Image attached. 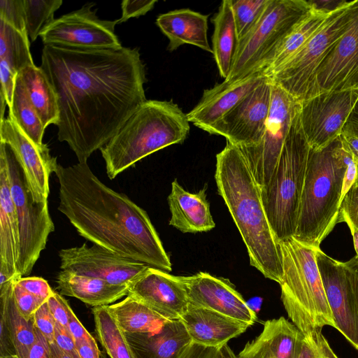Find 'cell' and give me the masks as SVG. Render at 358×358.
<instances>
[{"label":"cell","instance_id":"45","mask_svg":"<svg viewBox=\"0 0 358 358\" xmlns=\"http://www.w3.org/2000/svg\"><path fill=\"white\" fill-rule=\"evenodd\" d=\"M157 0H124L121 3L122 15L117 23H122L131 17H138L152 10Z\"/></svg>","mask_w":358,"mask_h":358},{"label":"cell","instance_id":"31","mask_svg":"<svg viewBox=\"0 0 358 358\" xmlns=\"http://www.w3.org/2000/svg\"><path fill=\"white\" fill-rule=\"evenodd\" d=\"M108 308L125 333L155 332L170 321L131 295Z\"/></svg>","mask_w":358,"mask_h":358},{"label":"cell","instance_id":"25","mask_svg":"<svg viewBox=\"0 0 358 358\" xmlns=\"http://www.w3.org/2000/svg\"><path fill=\"white\" fill-rule=\"evenodd\" d=\"M208 15L182 8L159 15L156 24L169 39L168 50L189 44L213 53L208 39Z\"/></svg>","mask_w":358,"mask_h":358},{"label":"cell","instance_id":"24","mask_svg":"<svg viewBox=\"0 0 358 358\" xmlns=\"http://www.w3.org/2000/svg\"><path fill=\"white\" fill-rule=\"evenodd\" d=\"M206 187L196 193L186 191L175 179L168 196L171 213L169 225L182 233H197L215 227L206 199Z\"/></svg>","mask_w":358,"mask_h":358},{"label":"cell","instance_id":"40","mask_svg":"<svg viewBox=\"0 0 358 358\" xmlns=\"http://www.w3.org/2000/svg\"><path fill=\"white\" fill-rule=\"evenodd\" d=\"M13 296L17 310L27 320H32L36 310L45 302L22 288L17 280L13 284Z\"/></svg>","mask_w":358,"mask_h":358},{"label":"cell","instance_id":"1","mask_svg":"<svg viewBox=\"0 0 358 358\" xmlns=\"http://www.w3.org/2000/svg\"><path fill=\"white\" fill-rule=\"evenodd\" d=\"M57 96V136L79 163L103 148L147 99L138 48L45 45L41 65Z\"/></svg>","mask_w":358,"mask_h":358},{"label":"cell","instance_id":"37","mask_svg":"<svg viewBox=\"0 0 358 358\" xmlns=\"http://www.w3.org/2000/svg\"><path fill=\"white\" fill-rule=\"evenodd\" d=\"M62 4V0H24L27 32L32 41L55 20Z\"/></svg>","mask_w":358,"mask_h":358},{"label":"cell","instance_id":"13","mask_svg":"<svg viewBox=\"0 0 358 358\" xmlns=\"http://www.w3.org/2000/svg\"><path fill=\"white\" fill-rule=\"evenodd\" d=\"M358 99V90L326 92L300 102L299 118L312 150H320L336 138Z\"/></svg>","mask_w":358,"mask_h":358},{"label":"cell","instance_id":"39","mask_svg":"<svg viewBox=\"0 0 358 358\" xmlns=\"http://www.w3.org/2000/svg\"><path fill=\"white\" fill-rule=\"evenodd\" d=\"M297 358H339L330 346L322 330L302 336L299 344Z\"/></svg>","mask_w":358,"mask_h":358},{"label":"cell","instance_id":"34","mask_svg":"<svg viewBox=\"0 0 358 358\" xmlns=\"http://www.w3.org/2000/svg\"><path fill=\"white\" fill-rule=\"evenodd\" d=\"M328 15L313 10L285 39L268 62L264 73L269 77L296 54L322 24Z\"/></svg>","mask_w":358,"mask_h":358},{"label":"cell","instance_id":"12","mask_svg":"<svg viewBox=\"0 0 358 358\" xmlns=\"http://www.w3.org/2000/svg\"><path fill=\"white\" fill-rule=\"evenodd\" d=\"M92 7V4L85 5L55 19L40 35L44 45L91 49L122 48L115 34L117 20H101Z\"/></svg>","mask_w":358,"mask_h":358},{"label":"cell","instance_id":"36","mask_svg":"<svg viewBox=\"0 0 358 358\" xmlns=\"http://www.w3.org/2000/svg\"><path fill=\"white\" fill-rule=\"evenodd\" d=\"M27 32L20 31L0 20V59L17 73L34 65L29 49Z\"/></svg>","mask_w":358,"mask_h":358},{"label":"cell","instance_id":"22","mask_svg":"<svg viewBox=\"0 0 358 358\" xmlns=\"http://www.w3.org/2000/svg\"><path fill=\"white\" fill-rule=\"evenodd\" d=\"M180 320L192 343L211 348L227 344L229 340L238 336L249 327L218 313L191 304Z\"/></svg>","mask_w":358,"mask_h":358},{"label":"cell","instance_id":"20","mask_svg":"<svg viewBox=\"0 0 358 358\" xmlns=\"http://www.w3.org/2000/svg\"><path fill=\"white\" fill-rule=\"evenodd\" d=\"M128 295L167 320H180L189 304L182 276L150 266L129 285Z\"/></svg>","mask_w":358,"mask_h":358},{"label":"cell","instance_id":"51","mask_svg":"<svg viewBox=\"0 0 358 358\" xmlns=\"http://www.w3.org/2000/svg\"><path fill=\"white\" fill-rule=\"evenodd\" d=\"M36 340L27 358H50V344L43 334L35 327Z\"/></svg>","mask_w":358,"mask_h":358},{"label":"cell","instance_id":"2","mask_svg":"<svg viewBox=\"0 0 358 358\" xmlns=\"http://www.w3.org/2000/svg\"><path fill=\"white\" fill-rule=\"evenodd\" d=\"M55 173L58 210L80 236L121 256L169 272L172 264L148 213L127 196L103 183L87 163Z\"/></svg>","mask_w":358,"mask_h":358},{"label":"cell","instance_id":"53","mask_svg":"<svg viewBox=\"0 0 358 358\" xmlns=\"http://www.w3.org/2000/svg\"><path fill=\"white\" fill-rule=\"evenodd\" d=\"M67 327L72 334L76 343L83 340H87L93 338L92 334L87 331L80 322L72 309L69 311V318Z\"/></svg>","mask_w":358,"mask_h":358},{"label":"cell","instance_id":"47","mask_svg":"<svg viewBox=\"0 0 358 358\" xmlns=\"http://www.w3.org/2000/svg\"><path fill=\"white\" fill-rule=\"evenodd\" d=\"M17 73L10 67L4 60L0 59L1 92L6 101L7 106L11 104Z\"/></svg>","mask_w":358,"mask_h":358},{"label":"cell","instance_id":"55","mask_svg":"<svg viewBox=\"0 0 358 358\" xmlns=\"http://www.w3.org/2000/svg\"><path fill=\"white\" fill-rule=\"evenodd\" d=\"M76 344L80 358H100V352L94 337Z\"/></svg>","mask_w":358,"mask_h":358},{"label":"cell","instance_id":"38","mask_svg":"<svg viewBox=\"0 0 358 358\" xmlns=\"http://www.w3.org/2000/svg\"><path fill=\"white\" fill-rule=\"evenodd\" d=\"M270 0H231L239 41L257 24Z\"/></svg>","mask_w":358,"mask_h":358},{"label":"cell","instance_id":"60","mask_svg":"<svg viewBox=\"0 0 358 358\" xmlns=\"http://www.w3.org/2000/svg\"><path fill=\"white\" fill-rule=\"evenodd\" d=\"M345 223L348 224L352 236L355 250L357 253V256H358V229H357L354 225H352L351 223L348 222Z\"/></svg>","mask_w":358,"mask_h":358},{"label":"cell","instance_id":"26","mask_svg":"<svg viewBox=\"0 0 358 358\" xmlns=\"http://www.w3.org/2000/svg\"><path fill=\"white\" fill-rule=\"evenodd\" d=\"M136 358H176L192 341L180 320L150 333H125Z\"/></svg>","mask_w":358,"mask_h":358},{"label":"cell","instance_id":"3","mask_svg":"<svg viewBox=\"0 0 358 358\" xmlns=\"http://www.w3.org/2000/svg\"><path fill=\"white\" fill-rule=\"evenodd\" d=\"M215 179L246 246L250 265L280 284L282 266L278 243L267 220L259 187L238 147L227 142L217 154Z\"/></svg>","mask_w":358,"mask_h":358},{"label":"cell","instance_id":"19","mask_svg":"<svg viewBox=\"0 0 358 358\" xmlns=\"http://www.w3.org/2000/svg\"><path fill=\"white\" fill-rule=\"evenodd\" d=\"M189 303L218 313L248 327L257 320V315L242 295L226 279L199 272L182 276Z\"/></svg>","mask_w":358,"mask_h":358},{"label":"cell","instance_id":"6","mask_svg":"<svg viewBox=\"0 0 358 358\" xmlns=\"http://www.w3.org/2000/svg\"><path fill=\"white\" fill-rule=\"evenodd\" d=\"M282 266L279 284L288 317L303 334L325 326L338 330L317 262V250L293 237L278 243Z\"/></svg>","mask_w":358,"mask_h":358},{"label":"cell","instance_id":"57","mask_svg":"<svg viewBox=\"0 0 358 358\" xmlns=\"http://www.w3.org/2000/svg\"><path fill=\"white\" fill-rule=\"evenodd\" d=\"M342 132L350 133L358 137V99L348 115Z\"/></svg>","mask_w":358,"mask_h":358},{"label":"cell","instance_id":"29","mask_svg":"<svg viewBox=\"0 0 358 358\" xmlns=\"http://www.w3.org/2000/svg\"><path fill=\"white\" fill-rule=\"evenodd\" d=\"M212 22V50L219 73L225 80L229 75L237 51L239 39L231 0H224Z\"/></svg>","mask_w":358,"mask_h":358},{"label":"cell","instance_id":"21","mask_svg":"<svg viewBox=\"0 0 358 358\" xmlns=\"http://www.w3.org/2000/svg\"><path fill=\"white\" fill-rule=\"evenodd\" d=\"M267 78L263 73L257 72L240 80H224L205 90L199 102L187 114L189 123L208 131Z\"/></svg>","mask_w":358,"mask_h":358},{"label":"cell","instance_id":"14","mask_svg":"<svg viewBox=\"0 0 358 358\" xmlns=\"http://www.w3.org/2000/svg\"><path fill=\"white\" fill-rule=\"evenodd\" d=\"M271 94L272 82L267 78L207 132L224 136L238 148L258 144L266 129Z\"/></svg>","mask_w":358,"mask_h":358},{"label":"cell","instance_id":"46","mask_svg":"<svg viewBox=\"0 0 358 358\" xmlns=\"http://www.w3.org/2000/svg\"><path fill=\"white\" fill-rule=\"evenodd\" d=\"M17 282L25 290L45 301L54 292L47 280L41 277H22L17 280Z\"/></svg>","mask_w":358,"mask_h":358},{"label":"cell","instance_id":"23","mask_svg":"<svg viewBox=\"0 0 358 358\" xmlns=\"http://www.w3.org/2000/svg\"><path fill=\"white\" fill-rule=\"evenodd\" d=\"M303 334L284 317L266 321L262 332L248 342L237 358H297Z\"/></svg>","mask_w":358,"mask_h":358},{"label":"cell","instance_id":"17","mask_svg":"<svg viewBox=\"0 0 358 358\" xmlns=\"http://www.w3.org/2000/svg\"><path fill=\"white\" fill-rule=\"evenodd\" d=\"M316 95L358 90V0L352 22L330 48L314 75Z\"/></svg>","mask_w":358,"mask_h":358},{"label":"cell","instance_id":"50","mask_svg":"<svg viewBox=\"0 0 358 358\" xmlns=\"http://www.w3.org/2000/svg\"><path fill=\"white\" fill-rule=\"evenodd\" d=\"M17 355L14 341L5 317L0 315V356Z\"/></svg>","mask_w":358,"mask_h":358},{"label":"cell","instance_id":"32","mask_svg":"<svg viewBox=\"0 0 358 358\" xmlns=\"http://www.w3.org/2000/svg\"><path fill=\"white\" fill-rule=\"evenodd\" d=\"M13 282L0 289V315L7 322L17 356L19 358H27L36 340L35 327L33 319L27 320L17 309L13 296Z\"/></svg>","mask_w":358,"mask_h":358},{"label":"cell","instance_id":"49","mask_svg":"<svg viewBox=\"0 0 358 358\" xmlns=\"http://www.w3.org/2000/svg\"><path fill=\"white\" fill-rule=\"evenodd\" d=\"M55 342L67 355L72 358H80L77 350L76 341L68 329L58 322H56L55 330Z\"/></svg>","mask_w":358,"mask_h":358},{"label":"cell","instance_id":"15","mask_svg":"<svg viewBox=\"0 0 358 358\" xmlns=\"http://www.w3.org/2000/svg\"><path fill=\"white\" fill-rule=\"evenodd\" d=\"M59 257L63 271L119 285L129 286L148 267L95 244L62 249Z\"/></svg>","mask_w":358,"mask_h":358},{"label":"cell","instance_id":"28","mask_svg":"<svg viewBox=\"0 0 358 358\" xmlns=\"http://www.w3.org/2000/svg\"><path fill=\"white\" fill-rule=\"evenodd\" d=\"M62 295L76 298L93 306H108L129 294V285L110 284L103 280L60 271L56 278Z\"/></svg>","mask_w":358,"mask_h":358},{"label":"cell","instance_id":"10","mask_svg":"<svg viewBox=\"0 0 358 358\" xmlns=\"http://www.w3.org/2000/svg\"><path fill=\"white\" fill-rule=\"evenodd\" d=\"M0 155L6 162L10 192L17 210L20 229V252L17 269L21 276L29 275L45 248L50 234L55 230L48 200L35 201L24 171L10 146L0 141Z\"/></svg>","mask_w":358,"mask_h":358},{"label":"cell","instance_id":"9","mask_svg":"<svg viewBox=\"0 0 358 358\" xmlns=\"http://www.w3.org/2000/svg\"><path fill=\"white\" fill-rule=\"evenodd\" d=\"M357 0L327 16L302 48L269 77L271 82L302 102L316 96L315 72L330 48L348 29Z\"/></svg>","mask_w":358,"mask_h":358},{"label":"cell","instance_id":"7","mask_svg":"<svg viewBox=\"0 0 358 358\" xmlns=\"http://www.w3.org/2000/svg\"><path fill=\"white\" fill-rule=\"evenodd\" d=\"M310 149L299 110L271 179L259 187L266 215L278 243L293 237L296 232Z\"/></svg>","mask_w":358,"mask_h":358},{"label":"cell","instance_id":"56","mask_svg":"<svg viewBox=\"0 0 358 358\" xmlns=\"http://www.w3.org/2000/svg\"><path fill=\"white\" fill-rule=\"evenodd\" d=\"M339 136L343 148L358 166V137L347 132H341Z\"/></svg>","mask_w":358,"mask_h":358},{"label":"cell","instance_id":"4","mask_svg":"<svg viewBox=\"0 0 358 358\" xmlns=\"http://www.w3.org/2000/svg\"><path fill=\"white\" fill-rule=\"evenodd\" d=\"M187 114L172 101L146 100L100 149L110 179L145 157L184 142L189 132Z\"/></svg>","mask_w":358,"mask_h":358},{"label":"cell","instance_id":"11","mask_svg":"<svg viewBox=\"0 0 358 358\" xmlns=\"http://www.w3.org/2000/svg\"><path fill=\"white\" fill-rule=\"evenodd\" d=\"M300 102L272 83L271 108L264 136L255 145L239 148L259 187L276 167Z\"/></svg>","mask_w":358,"mask_h":358},{"label":"cell","instance_id":"16","mask_svg":"<svg viewBox=\"0 0 358 358\" xmlns=\"http://www.w3.org/2000/svg\"><path fill=\"white\" fill-rule=\"evenodd\" d=\"M317 262L338 331L358 351V301L343 262L317 250Z\"/></svg>","mask_w":358,"mask_h":358},{"label":"cell","instance_id":"27","mask_svg":"<svg viewBox=\"0 0 358 358\" xmlns=\"http://www.w3.org/2000/svg\"><path fill=\"white\" fill-rule=\"evenodd\" d=\"M20 252V229L5 158L0 155V264L14 275Z\"/></svg>","mask_w":358,"mask_h":358},{"label":"cell","instance_id":"59","mask_svg":"<svg viewBox=\"0 0 358 358\" xmlns=\"http://www.w3.org/2000/svg\"><path fill=\"white\" fill-rule=\"evenodd\" d=\"M50 344V358H72L64 352L54 341Z\"/></svg>","mask_w":358,"mask_h":358},{"label":"cell","instance_id":"41","mask_svg":"<svg viewBox=\"0 0 358 358\" xmlns=\"http://www.w3.org/2000/svg\"><path fill=\"white\" fill-rule=\"evenodd\" d=\"M0 20L20 31L27 32L24 0H1Z\"/></svg>","mask_w":358,"mask_h":358},{"label":"cell","instance_id":"5","mask_svg":"<svg viewBox=\"0 0 358 358\" xmlns=\"http://www.w3.org/2000/svg\"><path fill=\"white\" fill-rule=\"evenodd\" d=\"M348 155L340 136L320 150L310 149L293 236L299 242L320 248L338 223Z\"/></svg>","mask_w":358,"mask_h":358},{"label":"cell","instance_id":"35","mask_svg":"<svg viewBox=\"0 0 358 358\" xmlns=\"http://www.w3.org/2000/svg\"><path fill=\"white\" fill-rule=\"evenodd\" d=\"M8 109V117L34 143L42 145L45 128L30 102L18 75L16 78L12 102Z\"/></svg>","mask_w":358,"mask_h":358},{"label":"cell","instance_id":"58","mask_svg":"<svg viewBox=\"0 0 358 358\" xmlns=\"http://www.w3.org/2000/svg\"><path fill=\"white\" fill-rule=\"evenodd\" d=\"M343 264L353 283L358 301V256H355Z\"/></svg>","mask_w":358,"mask_h":358},{"label":"cell","instance_id":"54","mask_svg":"<svg viewBox=\"0 0 358 358\" xmlns=\"http://www.w3.org/2000/svg\"><path fill=\"white\" fill-rule=\"evenodd\" d=\"M358 181V166L348 153L342 188V201L351 187Z\"/></svg>","mask_w":358,"mask_h":358},{"label":"cell","instance_id":"8","mask_svg":"<svg viewBox=\"0 0 358 358\" xmlns=\"http://www.w3.org/2000/svg\"><path fill=\"white\" fill-rule=\"evenodd\" d=\"M312 10L307 0H270L257 24L239 41L231 72L224 80L264 73L285 39Z\"/></svg>","mask_w":358,"mask_h":358},{"label":"cell","instance_id":"44","mask_svg":"<svg viewBox=\"0 0 358 358\" xmlns=\"http://www.w3.org/2000/svg\"><path fill=\"white\" fill-rule=\"evenodd\" d=\"M33 320L34 327L43 334L49 343L54 342L57 322L49 309L47 301L36 310Z\"/></svg>","mask_w":358,"mask_h":358},{"label":"cell","instance_id":"52","mask_svg":"<svg viewBox=\"0 0 358 358\" xmlns=\"http://www.w3.org/2000/svg\"><path fill=\"white\" fill-rule=\"evenodd\" d=\"M313 10L330 15L350 2L345 0H307Z\"/></svg>","mask_w":358,"mask_h":358},{"label":"cell","instance_id":"33","mask_svg":"<svg viewBox=\"0 0 358 358\" xmlns=\"http://www.w3.org/2000/svg\"><path fill=\"white\" fill-rule=\"evenodd\" d=\"M95 331L110 358H136L125 332L120 327L108 306L92 308Z\"/></svg>","mask_w":358,"mask_h":358},{"label":"cell","instance_id":"61","mask_svg":"<svg viewBox=\"0 0 358 358\" xmlns=\"http://www.w3.org/2000/svg\"><path fill=\"white\" fill-rule=\"evenodd\" d=\"M0 358H19L17 355H7V356H0Z\"/></svg>","mask_w":358,"mask_h":358},{"label":"cell","instance_id":"18","mask_svg":"<svg viewBox=\"0 0 358 358\" xmlns=\"http://www.w3.org/2000/svg\"><path fill=\"white\" fill-rule=\"evenodd\" d=\"M0 141L13 150L35 201L48 200L49 178L57 165L48 145L34 143L9 117L0 121Z\"/></svg>","mask_w":358,"mask_h":358},{"label":"cell","instance_id":"30","mask_svg":"<svg viewBox=\"0 0 358 358\" xmlns=\"http://www.w3.org/2000/svg\"><path fill=\"white\" fill-rule=\"evenodd\" d=\"M17 75L44 127L46 129L52 124L56 125L59 117L57 96L41 66H27Z\"/></svg>","mask_w":358,"mask_h":358},{"label":"cell","instance_id":"43","mask_svg":"<svg viewBox=\"0 0 358 358\" xmlns=\"http://www.w3.org/2000/svg\"><path fill=\"white\" fill-rule=\"evenodd\" d=\"M341 222H348L358 229V181L342 201L338 223Z\"/></svg>","mask_w":358,"mask_h":358},{"label":"cell","instance_id":"42","mask_svg":"<svg viewBox=\"0 0 358 358\" xmlns=\"http://www.w3.org/2000/svg\"><path fill=\"white\" fill-rule=\"evenodd\" d=\"M176 358H237V356L228 344L211 348L191 343Z\"/></svg>","mask_w":358,"mask_h":358},{"label":"cell","instance_id":"48","mask_svg":"<svg viewBox=\"0 0 358 358\" xmlns=\"http://www.w3.org/2000/svg\"><path fill=\"white\" fill-rule=\"evenodd\" d=\"M47 303L56 322L67 327L69 311L71 309L67 301L60 294L54 291L47 300Z\"/></svg>","mask_w":358,"mask_h":358}]
</instances>
